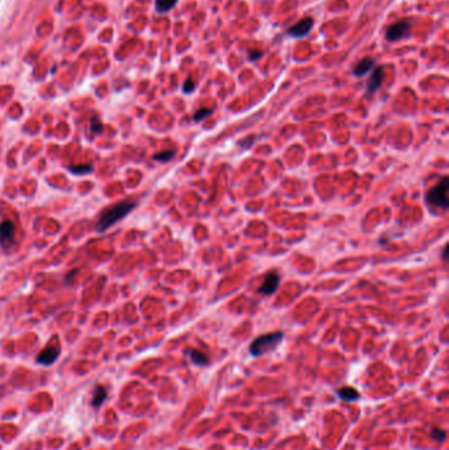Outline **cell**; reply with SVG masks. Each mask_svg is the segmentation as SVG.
<instances>
[{"label": "cell", "instance_id": "6da1fadb", "mask_svg": "<svg viewBox=\"0 0 449 450\" xmlns=\"http://www.w3.org/2000/svg\"><path fill=\"white\" fill-rule=\"evenodd\" d=\"M136 201H119V203H115L111 207L106 208L103 212L99 215V219L95 225V229L98 233H104L106 231L113 227L117 221L123 220L124 217H127L132 211L136 208Z\"/></svg>", "mask_w": 449, "mask_h": 450}, {"label": "cell", "instance_id": "7a4b0ae2", "mask_svg": "<svg viewBox=\"0 0 449 450\" xmlns=\"http://www.w3.org/2000/svg\"><path fill=\"white\" fill-rule=\"evenodd\" d=\"M284 333L283 332H273V333H266V335L260 336L253 341L249 346V353L253 357H261L263 354L269 353L272 350L281 344L283 340Z\"/></svg>", "mask_w": 449, "mask_h": 450}, {"label": "cell", "instance_id": "3957f363", "mask_svg": "<svg viewBox=\"0 0 449 450\" xmlns=\"http://www.w3.org/2000/svg\"><path fill=\"white\" fill-rule=\"evenodd\" d=\"M448 178L444 177L440 182L427 192L425 199H427L428 204H431L434 207L441 208V210L448 208Z\"/></svg>", "mask_w": 449, "mask_h": 450}, {"label": "cell", "instance_id": "277c9868", "mask_svg": "<svg viewBox=\"0 0 449 450\" xmlns=\"http://www.w3.org/2000/svg\"><path fill=\"white\" fill-rule=\"evenodd\" d=\"M16 227L11 220L0 222V247L4 250H9L15 242Z\"/></svg>", "mask_w": 449, "mask_h": 450}, {"label": "cell", "instance_id": "5b68a950", "mask_svg": "<svg viewBox=\"0 0 449 450\" xmlns=\"http://www.w3.org/2000/svg\"><path fill=\"white\" fill-rule=\"evenodd\" d=\"M410 28H411V22L410 20H400L395 24L390 25L386 31V38L389 41H399L409 34Z\"/></svg>", "mask_w": 449, "mask_h": 450}, {"label": "cell", "instance_id": "8992f818", "mask_svg": "<svg viewBox=\"0 0 449 450\" xmlns=\"http://www.w3.org/2000/svg\"><path fill=\"white\" fill-rule=\"evenodd\" d=\"M61 354V347L58 345H49L44 350H41L40 354L37 356V363L44 366H52Z\"/></svg>", "mask_w": 449, "mask_h": 450}, {"label": "cell", "instance_id": "52a82bcc", "mask_svg": "<svg viewBox=\"0 0 449 450\" xmlns=\"http://www.w3.org/2000/svg\"><path fill=\"white\" fill-rule=\"evenodd\" d=\"M279 282H281V278H279L278 273L277 271H270L265 275V279H263V283L258 289V292L262 294V295H273L278 289Z\"/></svg>", "mask_w": 449, "mask_h": 450}, {"label": "cell", "instance_id": "ba28073f", "mask_svg": "<svg viewBox=\"0 0 449 450\" xmlns=\"http://www.w3.org/2000/svg\"><path fill=\"white\" fill-rule=\"evenodd\" d=\"M312 27H314V18L307 17L294 25V27H291L288 31V34H290L291 37H295V38H300V37L307 36Z\"/></svg>", "mask_w": 449, "mask_h": 450}, {"label": "cell", "instance_id": "9c48e42d", "mask_svg": "<svg viewBox=\"0 0 449 450\" xmlns=\"http://www.w3.org/2000/svg\"><path fill=\"white\" fill-rule=\"evenodd\" d=\"M382 80H383V67H377V69H374L373 73H372V76L369 78V80H368V94H374L381 87Z\"/></svg>", "mask_w": 449, "mask_h": 450}, {"label": "cell", "instance_id": "30bf717a", "mask_svg": "<svg viewBox=\"0 0 449 450\" xmlns=\"http://www.w3.org/2000/svg\"><path fill=\"white\" fill-rule=\"evenodd\" d=\"M337 396L344 402H355V400L360 399V393L353 387H340L337 390Z\"/></svg>", "mask_w": 449, "mask_h": 450}, {"label": "cell", "instance_id": "8fae6325", "mask_svg": "<svg viewBox=\"0 0 449 450\" xmlns=\"http://www.w3.org/2000/svg\"><path fill=\"white\" fill-rule=\"evenodd\" d=\"M374 65H376V62H374L373 58H370V57L364 58V59L358 62L357 66L355 67L353 74H355L356 76H364L365 74H368L370 70H372V69H373Z\"/></svg>", "mask_w": 449, "mask_h": 450}, {"label": "cell", "instance_id": "7c38bea8", "mask_svg": "<svg viewBox=\"0 0 449 450\" xmlns=\"http://www.w3.org/2000/svg\"><path fill=\"white\" fill-rule=\"evenodd\" d=\"M106 399H107V390L104 388L103 386L95 387L94 395H92V407L99 408L103 404Z\"/></svg>", "mask_w": 449, "mask_h": 450}, {"label": "cell", "instance_id": "4fadbf2b", "mask_svg": "<svg viewBox=\"0 0 449 450\" xmlns=\"http://www.w3.org/2000/svg\"><path fill=\"white\" fill-rule=\"evenodd\" d=\"M190 359L196 366H206L208 365V357L205 353L199 352V350H190L189 352Z\"/></svg>", "mask_w": 449, "mask_h": 450}, {"label": "cell", "instance_id": "5bb4252c", "mask_svg": "<svg viewBox=\"0 0 449 450\" xmlns=\"http://www.w3.org/2000/svg\"><path fill=\"white\" fill-rule=\"evenodd\" d=\"M178 3V0H156V9L157 12L165 13L169 12L175 4Z\"/></svg>", "mask_w": 449, "mask_h": 450}, {"label": "cell", "instance_id": "9a60e30c", "mask_svg": "<svg viewBox=\"0 0 449 450\" xmlns=\"http://www.w3.org/2000/svg\"><path fill=\"white\" fill-rule=\"evenodd\" d=\"M69 170L76 175H83V174L92 173L94 168L91 165H75V166H69Z\"/></svg>", "mask_w": 449, "mask_h": 450}, {"label": "cell", "instance_id": "2e32d148", "mask_svg": "<svg viewBox=\"0 0 449 450\" xmlns=\"http://www.w3.org/2000/svg\"><path fill=\"white\" fill-rule=\"evenodd\" d=\"M174 155H175L174 150H166V152H161L158 153V154H154L153 158L159 162H169L171 158H174Z\"/></svg>", "mask_w": 449, "mask_h": 450}, {"label": "cell", "instance_id": "e0dca14e", "mask_svg": "<svg viewBox=\"0 0 449 450\" xmlns=\"http://www.w3.org/2000/svg\"><path fill=\"white\" fill-rule=\"evenodd\" d=\"M431 437L434 438L436 442H444L446 438V432L444 429L440 428H432L431 431Z\"/></svg>", "mask_w": 449, "mask_h": 450}, {"label": "cell", "instance_id": "ac0fdd59", "mask_svg": "<svg viewBox=\"0 0 449 450\" xmlns=\"http://www.w3.org/2000/svg\"><path fill=\"white\" fill-rule=\"evenodd\" d=\"M211 113H212V110H210V108H200V110L196 111V113L194 115V121L195 122L202 121V120H205L206 117H208V116L211 115Z\"/></svg>", "mask_w": 449, "mask_h": 450}, {"label": "cell", "instance_id": "d6986e66", "mask_svg": "<svg viewBox=\"0 0 449 450\" xmlns=\"http://www.w3.org/2000/svg\"><path fill=\"white\" fill-rule=\"evenodd\" d=\"M90 128H91L92 133H101L103 132V124H101V121L98 117L92 116L91 121H90Z\"/></svg>", "mask_w": 449, "mask_h": 450}, {"label": "cell", "instance_id": "ffe728a7", "mask_svg": "<svg viewBox=\"0 0 449 450\" xmlns=\"http://www.w3.org/2000/svg\"><path fill=\"white\" fill-rule=\"evenodd\" d=\"M194 90H195V83L191 79H187L183 85V92L185 94H191Z\"/></svg>", "mask_w": 449, "mask_h": 450}, {"label": "cell", "instance_id": "44dd1931", "mask_svg": "<svg viewBox=\"0 0 449 450\" xmlns=\"http://www.w3.org/2000/svg\"><path fill=\"white\" fill-rule=\"evenodd\" d=\"M260 57H262V53L261 52H256V53H252L251 55H249V59H251L252 62L253 61H256V59H258V58Z\"/></svg>", "mask_w": 449, "mask_h": 450}]
</instances>
